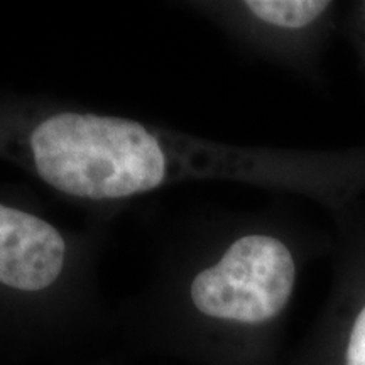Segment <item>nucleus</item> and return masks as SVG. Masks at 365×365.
<instances>
[{
    "label": "nucleus",
    "mask_w": 365,
    "mask_h": 365,
    "mask_svg": "<svg viewBox=\"0 0 365 365\" xmlns=\"http://www.w3.org/2000/svg\"><path fill=\"white\" fill-rule=\"evenodd\" d=\"M346 365H365V308L355 319L346 346Z\"/></svg>",
    "instance_id": "obj_4"
},
{
    "label": "nucleus",
    "mask_w": 365,
    "mask_h": 365,
    "mask_svg": "<svg viewBox=\"0 0 365 365\" xmlns=\"http://www.w3.org/2000/svg\"><path fill=\"white\" fill-rule=\"evenodd\" d=\"M0 143L51 193L88 217L113 220L132 203L188 182L291 185L298 178L286 156L232 148L53 95L7 108Z\"/></svg>",
    "instance_id": "obj_1"
},
{
    "label": "nucleus",
    "mask_w": 365,
    "mask_h": 365,
    "mask_svg": "<svg viewBox=\"0 0 365 365\" xmlns=\"http://www.w3.org/2000/svg\"><path fill=\"white\" fill-rule=\"evenodd\" d=\"M242 11L267 26L291 31H307L330 7L323 0H245L239 2Z\"/></svg>",
    "instance_id": "obj_3"
},
{
    "label": "nucleus",
    "mask_w": 365,
    "mask_h": 365,
    "mask_svg": "<svg viewBox=\"0 0 365 365\" xmlns=\"http://www.w3.org/2000/svg\"><path fill=\"white\" fill-rule=\"evenodd\" d=\"M153 266L154 291L182 313L237 327H262L279 317L298 274L286 237L257 225L232 228L196 212L168 225Z\"/></svg>",
    "instance_id": "obj_2"
}]
</instances>
